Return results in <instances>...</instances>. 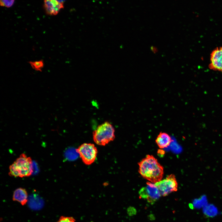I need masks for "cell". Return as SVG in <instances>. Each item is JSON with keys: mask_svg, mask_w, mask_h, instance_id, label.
Segmentation results:
<instances>
[{"mask_svg": "<svg viewBox=\"0 0 222 222\" xmlns=\"http://www.w3.org/2000/svg\"><path fill=\"white\" fill-rule=\"evenodd\" d=\"M138 164V172L144 179L154 183L162 179L163 167L153 155H147Z\"/></svg>", "mask_w": 222, "mask_h": 222, "instance_id": "1", "label": "cell"}, {"mask_svg": "<svg viewBox=\"0 0 222 222\" xmlns=\"http://www.w3.org/2000/svg\"><path fill=\"white\" fill-rule=\"evenodd\" d=\"M33 172L31 158L22 153L10 166L9 175L11 176L23 178L30 176Z\"/></svg>", "mask_w": 222, "mask_h": 222, "instance_id": "2", "label": "cell"}, {"mask_svg": "<svg viewBox=\"0 0 222 222\" xmlns=\"http://www.w3.org/2000/svg\"><path fill=\"white\" fill-rule=\"evenodd\" d=\"M94 141L97 145L104 146L115 138V129L109 122L106 121L98 126L93 132Z\"/></svg>", "mask_w": 222, "mask_h": 222, "instance_id": "3", "label": "cell"}, {"mask_svg": "<svg viewBox=\"0 0 222 222\" xmlns=\"http://www.w3.org/2000/svg\"><path fill=\"white\" fill-rule=\"evenodd\" d=\"M82 161L86 165H90L95 161L97 150L94 144L91 143H84L76 149Z\"/></svg>", "mask_w": 222, "mask_h": 222, "instance_id": "4", "label": "cell"}, {"mask_svg": "<svg viewBox=\"0 0 222 222\" xmlns=\"http://www.w3.org/2000/svg\"><path fill=\"white\" fill-rule=\"evenodd\" d=\"M138 194L140 198L145 199L152 205L157 201L161 196L155 184L149 181L146 183L145 186L140 189Z\"/></svg>", "mask_w": 222, "mask_h": 222, "instance_id": "5", "label": "cell"}, {"mask_svg": "<svg viewBox=\"0 0 222 222\" xmlns=\"http://www.w3.org/2000/svg\"><path fill=\"white\" fill-rule=\"evenodd\" d=\"M155 184L158 187L161 196H166L178 190V183L175 176L173 174L167 175L165 178Z\"/></svg>", "mask_w": 222, "mask_h": 222, "instance_id": "6", "label": "cell"}, {"mask_svg": "<svg viewBox=\"0 0 222 222\" xmlns=\"http://www.w3.org/2000/svg\"><path fill=\"white\" fill-rule=\"evenodd\" d=\"M208 67L212 70L222 72V46L216 47L211 52Z\"/></svg>", "mask_w": 222, "mask_h": 222, "instance_id": "7", "label": "cell"}, {"mask_svg": "<svg viewBox=\"0 0 222 222\" xmlns=\"http://www.w3.org/2000/svg\"><path fill=\"white\" fill-rule=\"evenodd\" d=\"M43 7L47 15H57L64 7V3L57 0H43Z\"/></svg>", "mask_w": 222, "mask_h": 222, "instance_id": "8", "label": "cell"}, {"mask_svg": "<svg viewBox=\"0 0 222 222\" xmlns=\"http://www.w3.org/2000/svg\"><path fill=\"white\" fill-rule=\"evenodd\" d=\"M12 200L19 203L22 206L25 205L28 201V195L26 190L22 187L16 189L13 193Z\"/></svg>", "mask_w": 222, "mask_h": 222, "instance_id": "9", "label": "cell"}, {"mask_svg": "<svg viewBox=\"0 0 222 222\" xmlns=\"http://www.w3.org/2000/svg\"><path fill=\"white\" fill-rule=\"evenodd\" d=\"M172 141L171 138L167 133L165 132H160L157 136L155 142L158 147L162 149L169 146Z\"/></svg>", "mask_w": 222, "mask_h": 222, "instance_id": "10", "label": "cell"}, {"mask_svg": "<svg viewBox=\"0 0 222 222\" xmlns=\"http://www.w3.org/2000/svg\"><path fill=\"white\" fill-rule=\"evenodd\" d=\"M28 63L32 68L37 71L41 72L44 65V62L42 60L29 61Z\"/></svg>", "mask_w": 222, "mask_h": 222, "instance_id": "11", "label": "cell"}, {"mask_svg": "<svg viewBox=\"0 0 222 222\" xmlns=\"http://www.w3.org/2000/svg\"><path fill=\"white\" fill-rule=\"evenodd\" d=\"M15 0H0V5L3 7L10 8L14 4Z\"/></svg>", "mask_w": 222, "mask_h": 222, "instance_id": "12", "label": "cell"}, {"mask_svg": "<svg viewBox=\"0 0 222 222\" xmlns=\"http://www.w3.org/2000/svg\"><path fill=\"white\" fill-rule=\"evenodd\" d=\"M57 222H76V220L73 217L62 216Z\"/></svg>", "mask_w": 222, "mask_h": 222, "instance_id": "13", "label": "cell"}, {"mask_svg": "<svg viewBox=\"0 0 222 222\" xmlns=\"http://www.w3.org/2000/svg\"><path fill=\"white\" fill-rule=\"evenodd\" d=\"M157 154L158 155L161 157L165 154V151L162 149H159L157 151Z\"/></svg>", "mask_w": 222, "mask_h": 222, "instance_id": "14", "label": "cell"}, {"mask_svg": "<svg viewBox=\"0 0 222 222\" xmlns=\"http://www.w3.org/2000/svg\"><path fill=\"white\" fill-rule=\"evenodd\" d=\"M151 49L152 50V51L154 53H156L157 51V49L154 47H151Z\"/></svg>", "mask_w": 222, "mask_h": 222, "instance_id": "15", "label": "cell"}]
</instances>
